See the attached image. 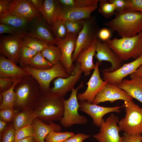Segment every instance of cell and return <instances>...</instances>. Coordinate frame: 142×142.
Wrapping results in <instances>:
<instances>
[{"label":"cell","mask_w":142,"mask_h":142,"mask_svg":"<svg viewBox=\"0 0 142 142\" xmlns=\"http://www.w3.org/2000/svg\"><path fill=\"white\" fill-rule=\"evenodd\" d=\"M109 1L114 4L116 8V11L120 12L124 11L126 8V0H109Z\"/></svg>","instance_id":"cell-46"},{"label":"cell","mask_w":142,"mask_h":142,"mask_svg":"<svg viewBox=\"0 0 142 142\" xmlns=\"http://www.w3.org/2000/svg\"><path fill=\"white\" fill-rule=\"evenodd\" d=\"M10 77L0 78V92H3L10 88L15 80Z\"/></svg>","instance_id":"cell-42"},{"label":"cell","mask_w":142,"mask_h":142,"mask_svg":"<svg viewBox=\"0 0 142 142\" xmlns=\"http://www.w3.org/2000/svg\"><path fill=\"white\" fill-rule=\"evenodd\" d=\"M74 134V133L72 132L52 131L46 137L45 142H64Z\"/></svg>","instance_id":"cell-35"},{"label":"cell","mask_w":142,"mask_h":142,"mask_svg":"<svg viewBox=\"0 0 142 142\" xmlns=\"http://www.w3.org/2000/svg\"><path fill=\"white\" fill-rule=\"evenodd\" d=\"M14 142H36L33 136L27 137Z\"/></svg>","instance_id":"cell-52"},{"label":"cell","mask_w":142,"mask_h":142,"mask_svg":"<svg viewBox=\"0 0 142 142\" xmlns=\"http://www.w3.org/2000/svg\"><path fill=\"white\" fill-rule=\"evenodd\" d=\"M63 98L50 92L42 93L34 109L37 118L49 123L60 121L64 115Z\"/></svg>","instance_id":"cell-3"},{"label":"cell","mask_w":142,"mask_h":142,"mask_svg":"<svg viewBox=\"0 0 142 142\" xmlns=\"http://www.w3.org/2000/svg\"><path fill=\"white\" fill-rule=\"evenodd\" d=\"M34 131L32 124L16 130L14 142L27 137L33 136Z\"/></svg>","instance_id":"cell-38"},{"label":"cell","mask_w":142,"mask_h":142,"mask_svg":"<svg viewBox=\"0 0 142 142\" xmlns=\"http://www.w3.org/2000/svg\"><path fill=\"white\" fill-rule=\"evenodd\" d=\"M21 79H16L12 86L8 90L0 93L2 101L0 105V109L14 108L16 100V95L14 91V87Z\"/></svg>","instance_id":"cell-28"},{"label":"cell","mask_w":142,"mask_h":142,"mask_svg":"<svg viewBox=\"0 0 142 142\" xmlns=\"http://www.w3.org/2000/svg\"><path fill=\"white\" fill-rule=\"evenodd\" d=\"M62 9L58 0H44L40 13L47 23L51 27L57 19Z\"/></svg>","instance_id":"cell-23"},{"label":"cell","mask_w":142,"mask_h":142,"mask_svg":"<svg viewBox=\"0 0 142 142\" xmlns=\"http://www.w3.org/2000/svg\"><path fill=\"white\" fill-rule=\"evenodd\" d=\"M115 17L105 23L110 30L122 38L134 36L142 31V13L124 11L115 12Z\"/></svg>","instance_id":"cell-1"},{"label":"cell","mask_w":142,"mask_h":142,"mask_svg":"<svg viewBox=\"0 0 142 142\" xmlns=\"http://www.w3.org/2000/svg\"><path fill=\"white\" fill-rule=\"evenodd\" d=\"M37 52L31 48L22 44L18 53L17 63L21 67L29 65V62Z\"/></svg>","instance_id":"cell-32"},{"label":"cell","mask_w":142,"mask_h":142,"mask_svg":"<svg viewBox=\"0 0 142 142\" xmlns=\"http://www.w3.org/2000/svg\"><path fill=\"white\" fill-rule=\"evenodd\" d=\"M125 11L142 13V0H126Z\"/></svg>","instance_id":"cell-41"},{"label":"cell","mask_w":142,"mask_h":142,"mask_svg":"<svg viewBox=\"0 0 142 142\" xmlns=\"http://www.w3.org/2000/svg\"><path fill=\"white\" fill-rule=\"evenodd\" d=\"M32 5L40 13L42 8L44 1L43 0H29Z\"/></svg>","instance_id":"cell-49"},{"label":"cell","mask_w":142,"mask_h":142,"mask_svg":"<svg viewBox=\"0 0 142 142\" xmlns=\"http://www.w3.org/2000/svg\"><path fill=\"white\" fill-rule=\"evenodd\" d=\"M97 7L62 8L57 19L63 21H78L90 18L92 13Z\"/></svg>","instance_id":"cell-22"},{"label":"cell","mask_w":142,"mask_h":142,"mask_svg":"<svg viewBox=\"0 0 142 142\" xmlns=\"http://www.w3.org/2000/svg\"><path fill=\"white\" fill-rule=\"evenodd\" d=\"M77 37V35L67 32L66 37L56 42L55 44L60 48L61 50L60 62L70 75L73 72L74 69L72 55L75 49Z\"/></svg>","instance_id":"cell-11"},{"label":"cell","mask_w":142,"mask_h":142,"mask_svg":"<svg viewBox=\"0 0 142 142\" xmlns=\"http://www.w3.org/2000/svg\"><path fill=\"white\" fill-rule=\"evenodd\" d=\"M142 64V55L131 62L123 64L121 67L114 71H102L103 80L118 86L125 77L135 72Z\"/></svg>","instance_id":"cell-15"},{"label":"cell","mask_w":142,"mask_h":142,"mask_svg":"<svg viewBox=\"0 0 142 142\" xmlns=\"http://www.w3.org/2000/svg\"><path fill=\"white\" fill-rule=\"evenodd\" d=\"M100 0H58L62 8L98 7Z\"/></svg>","instance_id":"cell-30"},{"label":"cell","mask_w":142,"mask_h":142,"mask_svg":"<svg viewBox=\"0 0 142 142\" xmlns=\"http://www.w3.org/2000/svg\"><path fill=\"white\" fill-rule=\"evenodd\" d=\"M29 65L39 69H50L54 65L48 60L41 52H37L30 61Z\"/></svg>","instance_id":"cell-33"},{"label":"cell","mask_w":142,"mask_h":142,"mask_svg":"<svg viewBox=\"0 0 142 142\" xmlns=\"http://www.w3.org/2000/svg\"><path fill=\"white\" fill-rule=\"evenodd\" d=\"M118 86L142 104V78L136 77L130 80L123 79Z\"/></svg>","instance_id":"cell-25"},{"label":"cell","mask_w":142,"mask_h":142,"mask_svg":"<svg viewBox=\"0 0 142 142\" xmlns=\"http://www.w3.org/2000/svg\"><path fill=\"white\" fill-rule=\"evenodd\" d=\"M84 19L78 21H63L68 32L77 35L83 29Z\"/></svg>","instance_id":"cell-37"},{"label":"cell","mask_w":142,"mask_h":142,"mask_svg":"<svg viewBox=\"0 0 142 142\" xmlns=\"http://www.w3.org/2000/svg\"><path fill=\"white\" fill-rule=\"evenodd\" d=\"M129 77L130 79L136 77L142 78V64L135 72L130 75Z\"/></svg>","instance_id":"cell-50"},{"label":"cell","mask_w":142,"mask_h":142,"mask_svg":"<svg viewBox=\"0 0 142 142\" xmlns=\"http://www.w3.org/2000/svg\"><path fill=\"white\" fill-rule=\"evenodd\" d=\"M142 140L141 134L129 135L124 133L121 142H140Z\"/></svg>","instance_id":"cell-44"},{"label":"cell","mask_w":142,"mask_h":142,"mask_svg":"<svg viewBox=\"0 0 142 142\" xmlns=\"http://www.w3.org/2000/svg\"><path fill=\"white\" fill-rule=\"evenodd\" d=\"M23 36L16 34L1 37V55L6 57L16 63H17L19 50L22 44Z\"/></svg>","instance_id":"cell-14"},{"label":"cell","mask_w":142,"mask_h":142,"mask_svg":"<svg viewBox=\"0 0 142 142\" xmlns=\"http://www.w3.org/2000/svg\"><path fill=\"white\" fill-rule=\"evenodd\" d=\"M0 110V119L7 123L12 122L15 115L18 112L14 108Z\"/></svg>","instance_id":"cell-40"},{"label":"cell","mask_w":142,"mask_h":142,"mask_svg":"<svg viewBox=\"0 0 142 142\" xmlns=\"http://www.w3.org/2000/svg\"><path fill=\"white\" fill-rule=\"evenodd\" d=\"M22 68L36 80L40 86L42 93L50 92V83L55 78L59 77L66 78L70 75L60 62L49 69H37L29 65Z\"/></svg>","instance_id":"cell-6"},{"label":"cell","mask_w":142,"mask_h":142,"mask_svg":"<svg viewBox=\"0 0 142 142\" xmlns=\"http://www.w3.org/2000/svg\"><path fill=\"white\" fill-rule=\"evenodd\" d=\"M11 0H0V14L7 13Z\"/></svg>","instance_id":"cell-48"},{"label":"cell","mask_w":142,"mask_h":142,"mask_svg":"<svg viewBox=\"0 0 142 142\" xmlns=\"http://www.w3.org/2000/svg\"><path fill=\"white\" fill-rule=\"evenodd\" d=\"M30 20L28 19L11 15L7 13L0 14V23L10 25L14 27L18 33L24 36Z\"/></svg>","instance_id":"cell-26"},{"label":"cell","mask_w":142,"mask_h":142,"mask_svg":"<svg viewBox=\"0 0 142 142\" xmlns=\"http://www.w3.org/2000/svg\"><path fill=\"white\" fill-rule=\"evenodd\" d=\"M83 85V83L81 82L77 88L73 89L68 99H63L64 115L59 121L64 127H69L76 124L85 125L88 122L86 118L80 115L78 112L79 105L78 101L77 93Z\"/></svg>","instance_id":"cell-7"},{"label":"cell","mask_w":142,"mask_h":142,"mask_svg":"<svg viewBox=\"0 0 142 142\" xmlns=\"http://www.w3.org/2000/svg\"><path fill=\"white\" fill-rule=\"evenodd\" d=\"M97 40L88 48L81 52L78 55L76 62L80 64L81 68L85 76L90 74L91 71L94 69L95 64L93 63V58L95 54Z\"/></svg>","instance_id":"cell-24"},{"label":"cell","mask_w":142,"mask_h":142,"mask_svg":"<svg viewBox=\"0 0 142 142\" xmlns=\"http://www.w3.org/2000/svg\"><path fill=\"white\" fill-rule=\"evenodd\" d=\"M43 55L53 65L60 62L62 52L59 47L54 44L48 45L41 52Z\"/></svg>","instance_id":"cell-29"},{"label":"cell","mask_w":142,"mask_h":142,"mask_svg":"<svg viewBox=\"0 0 142 142\" xmlns=\"http://www.w3.org/2000/svg\"><path fill=\"white\" fill-rule=\"evenodd\" d=\"M90 18L84 20L82 29L79 34L76 40L75 49L72 54L73 62L80 54L90 47L97 40L98 34Z\"/></svg>","instance_id":"cell-9"},{"label":"cell","mask_w":142,"mask_h":142,"mask_svg":"<svg viewBox=\"0 0 142 142\" xmlns=\"http://www.w3.org/2000/svg\"><path fill=\"white\" fill-rule=\"evenodd\" d=\"M32 124L34 130L33 137L36 142H45L46 137L50 132H60L62 129L59 124L53 121L47 124L37 118L34 120Z\"/></svg>","instance_id":"cell-21"},{"label":"cell","mask_w":142,"mask_h":142,"mask_svg":"<svg viewBox=\"0 0 142 142\" xmlns=\"http://www.w3.org/2000/svg\"><path fill=\"white\" fill-rule=\"evenodd\" d=\"M4 33L19 34L16 29L12 26L6 24L0 23V34H2Z\"/></svg>","instance_id":"cell-45"},{"label":"cell","mask_w":142,"mask_h":142,"mask_svg":"<svg viewBox=\"0 0 142 142\" xmlns=\"http://www.w3.org/2000/svg\"><path fill=\"white\" fill-rule=\"evenodd\" d=\"M140 142H142V140H141Z\"/></svg>","instance_id":"cell-53"},{"label":"cell","mask_w":142,"mask_h":142,"mask_svg":"<svg viewBox=\"0 0 142 142\" xmlns=\"http://www.w3.org/2000/svg\"><path fill=\"white\" fill-rule=\"evenodd\" d=\"M95 56L100 64L103 61L110 62L111 67L105 69L102 71L112 72L118 69L122 66L123 61L120 60L116 54L105 42L102 43L97 40Z\"/></svg>","instance_id":"cell-18"},{"label":"cell","mask_w":142,"mask_h":142,"mask_svg":"<svg viewBox=\"0 0 142 142\" xmlns=\"http://www.w3.org/2000/svg\"><path fill=\"white\" fill-rule=\"evenodd\" d=\"M133 99L118 85L107 82L96 96L92 104L97 105L106 101L112 103L119 100L130 101Z\"/></svg>","instance_id":"cell-13"},{"label":"cell","mask_w":142,"mask_h":142,"mask_svg":"<svg viewBox=\"0 0 142 142\" xmlns=\"http://www.w3.org/2000/svg\"><path fill=\"white\" fill-rule=\"evenodd\" d=\"M14 91V108L18 112L26 109H34L42 93L39 85L31 76L21 79L15 85Z\"/></svg>","instance_id":"cell-2"},{"label":"cell","mask_w":142,"mask_h":142,"mask_svg":"<svg viewBox=\"0 0 142 142\" xmlns=\"http://www.w3.org/2000/svg\"><path fill=\"white\" fill-rule=\"evenodd\" d=\"M16 130L12 123L9 124L4 130L0 134V142H14Z\"/></svg>","instance_id":"cell-39"},{"label":"cell","mask_w":142,"mask_h":142,"mask_svg":"<svg viewBox=\"0 0 142 142\" xmlns=\"http://www.w3.org/2000/svg\"><path fill=\"white\" fill-rule=\"evenodd\" d=\"M25 36L39 38L49 44H56V43L52 33L51 27L45 22L41 14L29 21L26 28Z\"/></svg>","instance_id":"cell-10"},{"label":"cell","mask_w":142,"mask_h":142,"mask_svg":"<svg viewBox=\"0 0 142 142\" xmlns=\"http://www.w3.org/2000/svg\"><path fill=\"white\" fill-rule=\"evenodd\" d=\"M79 110L84 112L92 118L93 124L100 127L103 116L109 113L116 112L119 113L121 111V106L104 107L90 103L87 101H79Z\"/></svg>","instance_id":"cell-16"},{"label":"cell","mask_w":142,"mask_h":142,"mask_svg":"<svg viewBox=\"0 0 142 142\" xmlns=\"http://www.w3.org/2000/svg\"><path fill=\"white\" fill-rule=\"evenodd\" d=\"M122 107L126 114L118 123L120 131L129 135L142 134V108L133 100L124 101Z\"/></svg>","instance_id":"cell-5"},{"label":"cell","mask_w":142,"mask_h":142,"mask_svg":"<svg viewBox=\"0 0 142 142\" xmlns=\"http://www.w3.org/2000/svg\"><path fill=\"white\" fill-rule=\"evenodd\" d=\"M31 76L27 71L18 66L16 63L0 55V78L10 77L21 79Z\"/></svg>","instance_id":"cell-20"},{"label":"cell","mask_w":142,"mask_h":142,"mask_svg":"<svg viewBox=\"0 0 142 142\" xmlns=\"http://www.w3.org/2000/svg\"><path fill=\"white\" fill-rule=\"evenodd\" d=\"M104 42L122 61L135 59L142 55V31L132 37L115 38Z\"/></svg>","instance_id":"cell-4"},{"label":"cell","mask_w":142,"mask_h":142,"mask_svg":"<svg viewBox=\"0 0 142 142\" xmlns=\"http://www.w3.org/2000/svg\"><path fill=\"white\" fill-rule=\"evenodd\" d=\"M90 137L89 135L82 133H78L74 134L65 140L64 142H83L84 140Z\"/></svg>","instance_id":"cell-43"},{"label":"cell","mask_w":142,"mask_h":142,"mask_svg":"<svg viewBox=\"0 0 142 142\" xmlns=\"http://www.w3.org/2000/svg\"><path fill=\"white\" fill-rule=\"evenodd\" d=\"M111 35L110 30L107 28H104L102 29L98 32V37L104 42L109 39Z\"/></svg>","instance_id":"cell-47"},{"label":"cell","mask_w":142,"mask_h":142,"mask_svg":"<svg viewBox=\"0 0 142 142\" xmlns=\"http://www.w3.org/2000/svg\"><path fill=\"white\" fill-rule=\"evenodd\" d=\"M95 64L93 74L86 83L88 86L86 90L84 93L77 94V99L79 101H87L92 104L96 96L107 82L100 77L99 69L100 64L97 61Z\"/></svg>","instance_id":"cell-17"},{"label":"cell","mask_w":142,"mask_h":142,"mask_svg":"<svg viewBox=\"0 0 142 142\" xmlns=\"http://www.w3.org/2000/svg\"><path fill=\"white\" fill-rule=\"evenodd\" d=\"M74 66L73 72L69 77H59L54 80V86L50 89L51 93L63 98L68 92L72 91L83 72L79 63L76 62Z\"/></svg>","instance_id":"cell-12"},{"label":"cell","mask_w":142,"mask_h":142,"mask_svg":"<svg viewBox=\"0 0 142 142\" xmlns=\"http://www.w3.org/2000/svg\"><path fill=\"white\" fill-rule=\"evenodd\" d=\"M7 122L0 119V133H2L7 127Z\"/></svg>","instance_id":"cell-51"},{"label":"cell","mask_w":142,"mask_h":142,"mask_svg":"<svg viewBox=\"0 0 142 142\" xmlns=\"http://www.w3.org/2000/svg\"><path fill=\"white\" fill-rule=\"evenodd\" d=\"M6 13L30 20L41 14L32 5L29 0H12Z\"/></svg>","instance_id":"cell-19"},{"label":"cell","mask_w":142,"mask_h":142,"mask_svg":"<svg viewBox=\"0 0 142 142\" xmlns=\"http://www.w3.org/2000/svg\"><path fill=\"white\" fill-rule=\"evenodd\" d=\"M37 118L34 109H28L23 110L15 115L12 122L13 126L14 129L17 130L32 124L34 120Z\"/></svg>","instance_id":"cell-27"},{"label":"cell","mask_w":142,"mask_h":142,"mask_svg":"<svg viewBox=\"0 0 142 142\" xmlns=\"http://www.w3.org/2000/svg\"><path fill=\"white\" fill-rule=\"evenodd\" d=\"M119 121L118 116L111 114L106 119H103L99 132L94 135L93 138L98 142H121L122 136L119 135L120 130L117 125Z\"/></svg>","instance_id":"cell-8"},{"label":"cell","mask_w":142,"mask_h":142,"mask_svg":"<svg viewBox=\"0 0 142 142\" xmlns=\"http://www.w3.org/2000/svg\"><path fill=\"white\" fill-rule=\"evenodd\" d=\"M116 10L114 4L110 2L108 0H100L99 1L98 10L105 17L108 18L111 17L115 14Z\"/></svg>","instance_id":"cell-36"},{"label":"cell","mask_w":142,"mask_h":142,"mask_svg":"<svg viewBox=\"0 0 142 142\" xmlns=\"http://www.w3.org/2000/svg\"><path fill=\"white\" fill-rule=\"evenodd\" d=\"M51 28L56 42L66 37L67 31L63 20L57 19L54 23Z\"/></svg>","instance_id":"cell-34"},{"label":"cell","mask_w":142,"mask_h":142,"mask_svg":"<svg viewBox=\"0 0 142 142\" xmlns=\"http://www.w3.org/2000/svg\"><path fill=\"white\" fill-rule=\"evenodd\" d=\"M22 43L37 53L41 52L49 44L45 41L34 37L25 36L23 37Z\"/></svg>","instance_id":"cell-31"}]
</instances>
